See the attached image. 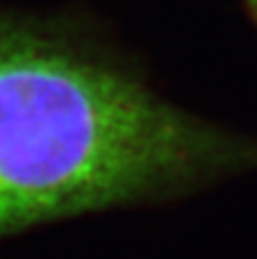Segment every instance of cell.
<instances>
[{
	"instance_id": "cell-1",
	"label": "cell",
	"mask_w": 257,
	"mask_h": 259,
	"mask_svg": "<svg viewBox=\"0 0 257 259\" xmlns=\"http://www.w3.org/2000/svg\"><path fill=\"white\" fill-rule=\"evenodd\" d=\"M255 161L257 143L168 105L80 41L0 12V237Z\"/></svg>"
},
{
	"instance_id": "cell-2",
	"label": "cell",
	"mask_w": 257,
	"mask_h": 259,
	"mask_svg": "<svg viewBox=\"0 0 257 259\" xmlns=\"http://www.w3.org/2000/svg\"><path fill=\"white\" fill-rule=\"evenodd\" d=\"M246 5H248L250 14H253V18H255V23H257V0H246Z\"/></svg>"
}]
</instances>
